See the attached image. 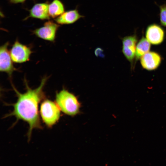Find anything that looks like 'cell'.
Masks as SVG:
<instances>
[{"label": "cell", "instance_id": "4", "mask_svg": "<svg viewBox=\"0 0 166 166\" xmlns=\"http://www.w3.org/2000/svg\"><path fill=\"white\" fill-rule=\"evenodd\" d=\"M10 53L13 62L21 63L30 60L32 51L30 47L16 40L12 45Z\"/></svg>", "mask_w": 166, "mask_h": 166}, {"label": "cell", "instance_id": "6", "mask_svg": "<svg viewBox=\"0 0 166 166\" xmlns=\"http://www.w3.org/2000/svg\"><path fill=\"white\" fill-rule=\"evenodd\" d=\"M9 42H7L0 48V71L4 72L11 78L13 73L17 70L14 67L10 52L8 50Z\"/></svg>", "mask_w": 166, "mask_h": 166}, {"label": "cell", "instance_id": "11", "mask_svg": "<svg viewBox=\"0 0 166 166\" xmlns=\"http://www.w3.org/2000/svg\"><path fill=\"white\" fill-rule=\"evenodd\" d=\"M82 16L80 14L77 9L71 10L64 12L61 15L56 18L55 22L57 24L66 25L73 24Z\"/></svg>", "mask_w": 166, "mask_h": 166}, {"label": "cell", "instance_id": "13", "mask_svg": "<svg viewBox=\"0 0 166 166\" xmlns=\"http://www.w3.org/2000/svg\"><path fill=\"white\" fill-rule=\"evenodd\" d=\"M64 6L60 0H53L49 5V13L50 17L56 18L64 12Z\"/></svg>", "mask_w": 166, "mask_h": 166}, {"label": "cell", "instance_id": "3", "mask_svg": "<svg viewBox=\"0 0 166 166\" xmlns=\"http://www.w3.org/2000/svg\"><path fill=\"white\" fill-rule=\"evenodd\" d=\"M60 111L56 102L45 99L41 104L40 114L43 122L50 128L58 121L60 117Z\"/></svg>", "mask_w": 166, "mask_h": 166}, {"label": "cell", "instance_id": "1", "mask_svg": "<svg viewBox=\"0 0 166 166\" xmlns=\"http://www.w3.org/2000/svg\"><path fill=\"white\" fill-rule=\"evenodd\" d=\"M47 80V77L43 78L38 87L34 89L29 87L25 80L26 90L23 93H20L12 85L18 98L15 103L9 104L13 107V109L4 117L14 116L17 121L22 120L27 122L29 126L27 135L29 140L33 129L42 128L38 113V105L45 98L43 89Z\"/></svg>", "mask_w": 166, "mask_h": 166}, {"label": "cell", "instance_id": "10", "mask_svg": "<svg viewBox=\"0 0 166 166\" xmlns=\"http://www.w3.org/2000/svg\"><path fill=\"white\" fill-rule=\"evenodd\" d=\"M49 5L47 2L35 4L30 10L29 15L25 19L32 18L42 20L49 19Z\"/></svg>", "mask_w": 166, "mask_h": 166}, {"label": "cell", "instance_id": "15", "mask_svg": "<svg viewBox=\"0 0 166 166\" xmlns=\"http://www.w3.org/2000/svg\"><path fill=\"white\" fill-rule=\"evenodd\" d=\"M26 0H10V2L12 3L16 4L23 3Z\"/></svg>", "mask_w": 166, "mask_h": 166}, {"label": "cell", "instance_id": "2", "mask_svg": "<svg viewBox=\"0 0 166 166\" xmlns=\"http://www.w3.org/2000/svg\"><path fill=\"white\" fill-rule=\"evenodd\" d=\"M55 102L61 111L69 116L77 114L80 104L77 97L67 90L63 89L56 93Z\"/></svg>", "mask_w": 166, "mask_h": 166}, {"label": "cell", "instance_id": "14", "mask_svg": "<svg viewBox=\"0 0 166 166\" xmlns=\"http://www.w3.org/2000/svg\"><path fill=\"white\" fill-rule=\"evenodd\" d=\"M160 19L161 24L166 27V5L160 6Z\"/></svg>", "mask_w": 166, "mask_h": 166}, {"label": "cell", "instance_id": "7", "mask_svg": "<svg viewBox=\"0 0 166 166\" xmlns=\"http://www.w3.org/2000/svg\"><path fill=\"white\" fill-rule=\"evenodd\" d=\"M59 26L52 21L45 22L43 26L33 31V33L38 37L43 40L53 42L54 41L57 31Z\"/></svg>", "mask_w": 166, "mask_h": 166}, {"label": "cell", "instance_id": "9", "mask_svg": "<svg viewBox=\"0 0 166 166\" xmlns=\"http://www.w3.org/2000/svg\"><path fill=\"white\" fill-rule=\"evenodd\" d=\"M145 37L151 44L155 45H159L164 40V32L162 28L159 25L152 24L147 28Z\"/></svg>", "mask_w": 166, "mask_h": 166}, {"label": "cell", "instance_id": "5", "mask_svg": "<svg viewBox=\"0 0 166 166\" xmlns=\"http://www.w3.org/2000/svg\"><path fill=\"white\" fill-rule=\"evenodd\" d=\"M137 42V37L135 34L125 36L122 39V52L130 63L131 68L134 64Z\"/></svg>", "mask_w": 166, "mask_h": 166}, {"label": "cell", "instance_id": "8", "mask_svg": "<svg viewBox=\"0 0 166 166\" xmlns=\"http://www.w3.org/2000/svg\"><path fill=\"white\" fill-rule=\"evenodd\" d=\"M162 60L161 55L158 53L153 51L148 52L140 59L142 67L149 71L156 69L160 66Z\"/></svg>", "mask_w": 166, "mask_h": 166}, {"label": "cell", "instance_id": "12", "mask_svg": "<svg viewBox=\"0 0 166 166\" xmlns=\"http://www.w3.org/2000/svg\"><path fill=\"white\" fill-rule=\"evenodd\" d=\"M151 47L150 43L143 36L136 45L134 65L145 54L150 51Z\"/></svg>", "mask_w": 166, "mask_h": 166}]
</instances>
